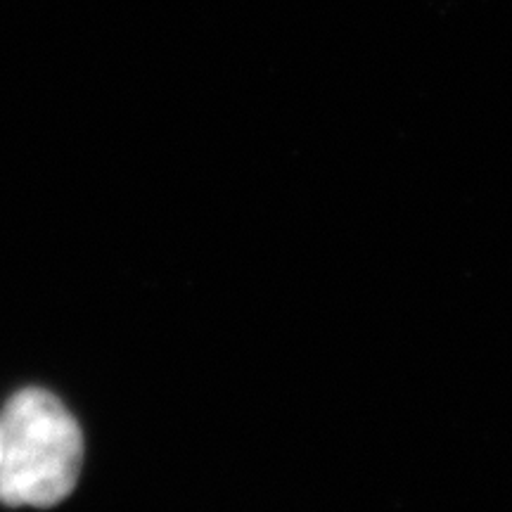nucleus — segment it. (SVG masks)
<instances>
[{"label": "nucleus", "mask_w": 512, "mask_h": 512, "mask_svg": "<svg viewBox=\"0 0 512 512\" xmlns=\"http://www.w3.org/2000/svg\"><path fill=\"white\" fill-rule=\"evenodd\" d=\"M83 463L79 422L46 389L27 387L0 415V503L53 508L74 491Z\"/></svg>", "instance_id": "nucleus-1"}]
</instances>
